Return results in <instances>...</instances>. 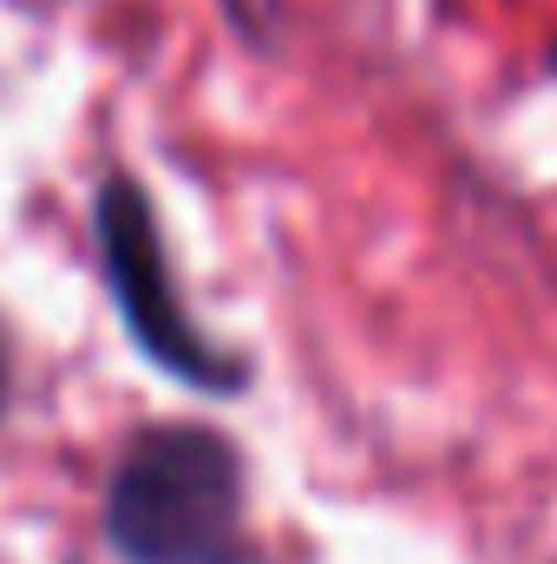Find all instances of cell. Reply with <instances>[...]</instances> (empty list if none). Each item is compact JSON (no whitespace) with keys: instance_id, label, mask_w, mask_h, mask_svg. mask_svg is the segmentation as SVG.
<instances>
[{"instance_id":"cell-1","label":"cell","mask_w":557,"mask_h":564,"mask_svg":"<svg viewBox=\"0 0 557 564\" xmlns=\"http://www.w3.org/2000/svg\"><path fill=\"white\" fill-rule=\"evenodd\" d=\"M106 539L125 564H263L243 532V459L210 426L139 433L106 486Z\"/></svg>"},{"instance_id":"cell-4","label":"cell","mask_w":557,"mask_h":564,"mask_svg":"<svg viewBox=\"0 0 557 564\" xmlns=\"http://www.w3.org/2000/svg\"><path fill=\"white\" fill-rule=\"evenodd\" d=\"M0 394H7V361H0Z\"/></svg>"},{"instance_id":"cell-2","label":"cell","mask_w":557,"mask_h":564,"mask_svg":"<svg viewBox=\"0 0 557 564\" xmlns=\"http://www.w3.org/2000/svg\"><path fill=\"white\" fill-rule=\"evenodd\" d=\"M92 230H99V263L112 282V302L125 315V335L144 355L177 375L184 388L204 394H237L243 388V355L217 348L210 335H197V322L177 302V282L164 263V237H157V210L144 197V184L132 171H112L92 197Z\"/></svg>"},{"instance_id":"cell-3","label":"cell","mask_w":557,"mask_h":564,"mask_svg":"<svg viewBox=\"0 0 557 564\" xmlns=\"http://www.w3.org/2000/svg\"><path fill=\"white\" fill-rule=\"evenodd\" d=\"M217 13L230 20V33L256 53H270L282 40V20H288V0H217Z\"/></svg>"}]
</instances>
